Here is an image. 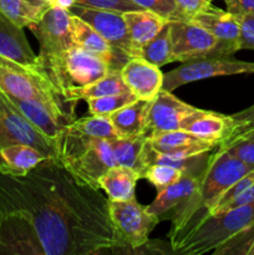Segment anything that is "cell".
I'll list each match as a JSON object with an SVG mask.
<instances>
[{
	"mask_svg": "<svg viewBox=\"0 0 254 255\" xmlns=\"http://www.w3.org/2000/svg\"><path fill=\"white\" fill-rule=\"evenodd\" d=\"M22 29L0 12V56L30 69L41 70L39 56L31 49Z\"/></svg>",
	"mask_w": 254,
	"mask_h": 255,
	"instance_id": "obj_18",
	"label": "cell"
},
{
	"mask_svg": "<svg viewBox=\"0 0 254 255\" xmlns=\"http://www.w3.org/2000/svg\"><path fill=\"white\" fill-rule=\"evenodd\" d=\"M254 74V62L241 61L232 56H208L183 62L182 66L163 74L162 90L172 92L186 84L218 76Z\"/></svg>",
	"mask_w": 254,
	"mask_h": 255,
	"instance_id": "obj_8",
	"label": "cell"
},
{
	"mask_svg": "<svg viewBox=\"0 0 254 255\" xmlns=\"http://www.w3.org/2000/svg\"><path fill=\"white\" fill-rule=\"evenodd\" d=\"M124 17L134 57L138 56L142 46L151 41L168 24L167 19L144 9L125 12Z\"/></svg>",
	"mask_w": 254,
	"mask_h": 255,
	"instance_id": "obj_20",
	"label": "cell"
},
{
	"mask_svg": "<svg viewBox=\"0 0 254 255\" xmlns=\"http://www.w3.org/2000/svg\"><path fill=\"white\" fill-rule=\"evenodd\" d=\"M49 7L47 0H0V12L21 27L36 22Z\"/></svg>",
	"mask_w": 254,
	"mask_h": 255,
	"instance_id": "obj_27",
	"label": "cell"
},
{
	"mask_svg": "<svg viewBox=\"0 0 254 255\" xmlns=\"http://www.w3.org/2000/svg\"><path fill=\"white\" fill-rule=\"evenodd\" d=\"M253 203H254V183L252 184L251 187H248L247 189H244V191L242 192V193H239L238 196L234 197L233 199L227 202L226 204H223V206H221L219 208L212 211L211 213H209V216H217V214L226 213V212L232 211V209L241 208V207H246Z\"/></svg>",
	"mask_w": 254,
	"mask_h": 255,
	"instance_id": "obj_36",
	"label": "cell"
},
{
	"mask_svg": "<svg viewBox=\"0 0 254 255\" xmlns=\"http://www.w3.org/2000/svg\"><path fill=\"white\" fill-rule=\"evenodd\" d=\"M252 226H254V203L207 217L171 246L172 251L183 255L216 254Z\"/></svg>",
	"mask_w": 254,
	"mask_h": 255,
	"instance_id": "obj_3",
	"label": "cell"
},
{
	"mask_svg": "<svg viewBox=\"0 0 254 255\" xmlns=\"http://www.w3.org/2000/svg\"><path fill=\"white\" fill-rule=\"evenodd\" d=\"M12 143L29 144L47 158L59 159V146L37 131L0 91V148Z\"/></svg>",
	"mask_w": 254,
	"mask_h": 255,
	"instance_id": "obj_9",
	"label": "cell"
},
{
	"mask_svg": "<svg viewBox=\"0 0 254 255\" xmlns=\"http://www.w3.org/2000/svg\"><path fill=\"white\" fill-rule=\"evenodd\" d=\"M227 10L234 15L254 14V0H224Z\"/></svg>",
	"mask_w": 254,
	"mask_h": 255,
	"instance_id": "obj_39",
	"label": "cell"
},
{
	"mask_svg": "<svg viewBox=\"0 0 254 255\" xmlns=\"http://www.w3.org/2000/svg\"><path fill=\"white\" fill-rule=\"evenodd\" d=\"M248 255H254V243L252 244L251 249H249V252H248Z\"/></svg>",
	"mask_w": 254,
	"mask_h": 255,
	"instance_id": "obj_41",
	"label": "cell"
},
{
	"mask_svg": "<svg viewBox=\"0 0 254 255\" xmlns=\"http://www.w3.org/2000/svg\"><path fill=\"white\" fill-rule=\"evenodd\" d=\"M29 29L39 41V61L56 56L76 45L72 36L71 12L69 10L49 7Z\"/></svg>",
	"mask_w": 254,
	"mask_h": 255,
	"instance_id": "obj_10",
	"label": "cell"
},
{
	"mask_svg": "<svg viewBox=\"0 0 254 255\" xmlns=\"http://www.w3.org/2000/svg\"><path fill=\"white\" fill-rule=\"evenodd\" d=\"M184 173H187V172L176 168V167L168 166V164L152 163L148 164L141 172L139 178L147 179L157 191H161V189L167 188L174 182L178 181Z\"/></svg>",
	"mask_w": 254,
	"mask_h": 255,
	"instance_id": "obj_31",
	"label": "cell"
},
{
	"mask_svg": "<svg viewBox=\"0 0 254 255\" xmlns=\"http://www.w3.org/2000/svg\"><path fill=\"white\" fill-rule=\"evenodd\" d=\"M40 66L65 99L69 92L89 86L110 71L104 60L77 45L40 61Z\"/></svg>",
	"mask_w": 254,
	"mask_h": 255,
	"instance_id": "obj_6",
	"label": "cell"
},
{
	"mask_svg": "<svg viewBox=\"0 0 254 255\" xmlns=\"http://www.w3.org/2000/svg\"><path fill=\"white\" fill-rule=\"evenodd\" d=\"M75 4L94 7V9L111 10V11L122 12V14L128 11H136V10H143L132 0H75Z\"/></svg>",
	"mask_w": 254,
	"mask_h": 255,
	"instance_id": "obj_35",
	"label": "cell"
},
{
	"mask_svg": "<svg viewBox=\"0 0 254 255\" xmlns=\"http://www.w3.org/2000/svg\"><path fill=\"white\" fill-rule=\"evenodd\" d=\"M59 159L74 176L97 189L100 177L117 164L109 139L66 131L59 144Z\"/></svg>",
	"mask_w": 254,
	"mask_h": 255,
	"instance_id": "obj_5",
	"label": "cell"
},
{
	"mask_svg": "<svg viewBox=\"0 0 254 255\" xmlns=\"http://www.w3.org/2000/svg\"><path fill=\"white\" fill-rule=\"evenodd\" d=\"M132 1L136 2L142 9L149 10V11L167 19L168 21L183 20L177 9L174 0H132Z\"/></svg>",
	"mask_w": 254,
	"mask_h": 255,
	"instance_id": "obj_34",
	"label": "cell"
},
{
	"mask_svg": "<svg viewBox=\"0 0 254 255\" xmlns=\"http://www.w3.org/2000/svg\"><path fill=\"white\" fill-rule=\"evenodd\" d=\"M122 79L138 100L152 101L163 85V74L158 66L142 57H131L121 69Z\"/></svg>",
	"mask_w": 254,
	"mask_h": 255,
	"instance_id": "obj_15",
	"label": "cell"
},
{
	"mask_svg": "<svg viewBox=\"0 0 254 255\" xmlns=\"http://www.w3.org/2000/svg\"><path fill=\"white\" fill-rule=\"evenodd\" d=\"M6 97L37 131L59 146L69 125L66 120L59 116L49 106L36 100L17 99L7 95Z\"/></svg>",
	"mask_w": 254,
	"mask_h": 255,
	"instance_id": "obj_16",
	"label": "cell"
},
{
	"mask_svg": "<svg viewBox=\"0 0 254 255\" xmlns=\"http://www.w3.org/2000/svg\"><path fill=\"white\" fill-rule=\"evenodd\" d=\"M109 211L115 233L122 246L121 252L125 253L146 247L149 233L159 222L136 198L125 202L109 201Z\"/></svg>",
	"mask_w": 254,
	"mask_h": 255,
	"instance_id": "obj_7",
	"label": "cell"
},
{
	"mask_svg": "<svg viewBox=\"0 0 254 255\" xmlns=\"http://www.w3.org/2000/svg\"><path fill=\"white\" fill-rule=\"evenodd\" d=\"M138 99L132 92H125V94L111 95V96L89 99L86 100V102L91 115L110 116L111 114L116 112L117 110L128 106V105L133 104Z\"/></svg>",
	"mask_w": 254,
	"mask_h": 255,
	"instance_id": "obj_32",
	"label": "cell"
},
{
	"mask_svg": "<svg viewBox=\"0 0 254 255\" xmlns=\"http://www.w3.org/2000/svg\"><path fill=\"white\" fill-rule=\"evenodd\" d=\"M66 132L84 137H96V138L111 139L117 138V133L115 131L110 116H99L91 115L89 117L74 120L71 124L67 125Z\"/></svg>",
	"mask_w": 254,
	"mask_h": 255,
	"instance_id": "obj_28",
	"label": "cell"
},
{
	"mask_svg": "<svg viewBox=\"0 0 254 255\" xmlns=\"http://www.w3.org/2000/svg\"><path fill=\"white\" fill-rule=\"evenodd\" d=\"M125 92L131 91L122 79L121 70H110L105 76L92 82L89 86L69 92L66 99L70 104L76 106L77 102L81 100L86 101V100L95 99V97L111 96V95L125 94Z\"/></svg>",
	"mask_w": 254,
	"mask_h": 255,
	"instance_id": "obj_25",
	"label": "cell"
},
{
	"mask_svg": "<svg viewBox=\"0 0 254 255\" xmlns=\"http://www.w3.org/2000/svg\"><path fill=\"white\" fill-rule=\"evenodd\" d=\"M216 149L204 167L198 189L169 216L172 219L168 234L171 246L209 216V211L232 184L253 171L227 151Z\"/></svg>",
	"mask_w": 254,
	"mask_h": 255,
	"instance_id": "obj_2",
	"label": "cell"
},
{
	"mask_svg": "<svg viewBox=\"0 0 254 255\" xmlns=\"http://www.w3.org/2000/svg\"><path fill=\"white\" fill-rule=\"evenodd\" d=\"M149 105H151V101L137 100L133 104L122 107L110 115V120L117 136L121 138H133V137L143 136Z\"/></svg>",
	"mask_w": 254,
	"mask_h": 255,
	"instance_id": "obj_22",
	"label": "cell"
},
{
	"mask_svg": "<svg viewBox=\"0 0 254 255\" xmlns=\"http://www.w3.org/2000/svg\"><path fill=\"white\" fill-rule=\"evenodd\" d=\"M148 146L153 151L157 152H168L172 149L183 148V147L194 146V144H204V143H214V142L206 141L196 134L191 133L184 129H176V131L163 132V133L156 134L147 139ZM218 144V143H217Z\"/></svg>",
	"mask_w": 254,
	"mask_h": 255,
	"instance_id": "obj_30",
	"label": "cell"
},
{
	"mask_svg": "<svg viewBox=\"0 0 254 255\" xmlns=\"http://www.w3.org/2000/svg\"><path fill=\"white\" fill-rule=\"evenodd\" d=\"M191 21L201 25L217 40L214 56H232L241 50V22L237 15L209 5L194 15Z\"/></svg>",
	"mask_w": 254,
	"mask_h": 255,
	"instance_id": "obj_13",
	"label": "cell"
},
{
	"mask_svg": "<svg viewBox=\"0 0 254 255\" xmlns=\"http://www.w3.org/2000/svg\"><path fill=\"white\" fill-rule=\"evenodd\" d=\"M203 171L187 172L173 184L158 191L153 202L146 207L147 211L156 216L159 221L166 219L167 216H171L179 206H182L198 189L202 181V176H203Z\"/></svg>",
	"mask_w": 254,
	"mask_h": 255,
	"instance_id": "obj_19",
	"label": "cell"
},
{
	"mask_svg": "<svg viewBox=\"0 0 254 255\" xmlns=\"http://www.w3.org/2000/svg\"><path fill=\"white\" fill-rule=\"evenodd\" d=\"M45 159L44 153L29 144H7L0 148V174L24 176Z\"/></svg>",
	"mask_w": 254,
	"mask_h": 255,
	"instance_id": "obj_21",
	"label": "cell"
},
{
	"mask_svg": "<svg viewBox=\"0 0 254 255\" xmlns=\"http://www.w3.org/2000/svg\"><path fill=\"white\" fill-rule=\"evenodd\" d=\"M233 124V116L201 110V112L187 125L184 131L191 132L202 139L219 144V142L229 133Z\"/></svg>",
	"mask_w": 254,
	"mask_h": 255,
	"instance_id": "obj_24",
	"label": "cell"
},
{
	"mask_svg": "<svg viewBox=\"0 0 254 255\" xmlns=\"http://www.w3.org/2000/svg\"><path fill=\"white\" fill-rule=\"evenodd\" d=\"M109 198L57 158L24 176L0 174V253L96 255L120 253Z\"/></svg>",
	"mask_w": 254,
	"mask_h": 255,
	"instance_id": "obj_1",
	"label": "cell"
},
{
	"mask_svg": "<svg viewBox=\"0 0 254 255\" xmlns=\"http://www.w3.org/2000/svg\"><path fill=\"white\" fill-rule=\"evenodd\" d=\"M169 35L174 61L214 56L218 45V40L211 32L191 20L169 21Z\"/></svg>",
	"mask_w": 254,
	"mask_h": 255,
	"instance_id": "obj_12",
	"label": "cell"
},
{
	"mask_svg": "<svg viewBox=\"0 0 254 255\" xmlns=\"http://www.w3.org/2000/svg\"><path fill=\"white\" fill-rule=\"evenodd\" d=\"M50 7H59V9L70 10L75 5V0H47Z\"/></svg>",
	"mask_w": 254,
	"mask_h": 255,
	"instance_id": "obj_40",
	"label": "cell"
},
{
	"mask_svg": "<svg viewBox=\"0 0 254 255\" xmlns=\"http://www.w3.org/2000/svg\"><path fill=\"white\" fill-rule=\"evenodd\" d=\"M138 56L158 67L174 62L173 54H172L171 35H169V21L159 31L158 35H156L151 41L142 46Z\"/></svg>",
	"mask_w": 254,
	"mask_h": 255,
	"instance_id": "obj_29",
	"label": "cell"
},
{
	"mask_svg": "<svg viewBox=\"0 0 254 255\" xmlns=\"http://www.w3.org/2000/svg\"><path fill=\"white\" fill-rule=\"evenodd\" d=\"M217 148L227 151L232 157L254 169V141L246 137H229L219 142Z\"/></svg>",
	"mask_w": 254,
	"mask_h": 255,
	"instance_id": "obj_33",
	"label": "cell"
},
{
	"mask_svg": "<svg viewBox=\"0 0 254 255\" xmlns=\"http://www.w3.org/2000/svg\"><path fill=\"white\" fill-rule=\"evenodd\" d=\"M69 11L94 27L112 47L128 55L129 57H134L133 49L127 32L126 21L122 12L94 9L79 4L71 6Z\"/></svg>",
	"mask_w": 254,
	"mask_h": 255,
	"instance_id": "obj_14",
	"label": "cell"
},
{
	"mask_svg": "<svg viewBox=\"0 0 254 255\" xmlns=\"http://www.w3.org/2000/svg\"><path fill=\"white\" fill-rule=\"evenodd\" d=\"M0 91L17 99L36 100L69 124L74 121L75 106L60 94L41 70L30 69L0 56Z\"/></svg>",
	"mask_w": 254,
	"mask_h": 255,
	"instance_id": "obj_4",
	"label": "cell"
},
{
	"mask_svg": "<svg viewBox=\"0 0 254 255\" xmlns=\"http://www.w3.org/2000/svg\"><path fill=\"white\" fill-rule=\"evenodd\" d=\"M71 26L75 44L104 60L110 70H121L131 59L128 55L112 47L94 27L74 14H71Z\"/></svg>",
	"mask_w": 254,
	"mask_h": 255,
	"instance_id": "obj_17",
	"label": "cell"
},
{
	"mask_svg": "<svg viewBox=\"0 0 254 255\" xmlns=\"http://www.w3.org/2000/svg\"><path fill=\"white\" fill-rule=\"evenodd\" d=\"M237 16L241 22V50H254V14Z\"/></svg>",
	"mask_w": 254,
	"mask_h": 255,
	"instance_id": "obj_37",
	"label": "cell"
},
{
	"mask_svg": "<svg viewBox=\"0 0 254 255\" xmlns=\"http://www.w3.org/2000/svg\"><path fill=\"white\" fill-rule=\"evenodd\" d=\"M199 112V109L161 89L149 105L143 136L148 139L163 132L184 129Z\"/></svg>",
	"mask_w": 254,
	"mask_h": 255,
	"instance_id": "obj_11",
	"label": "cell"
},
{
	"mask_svg": "<svg viewBox=\"0 0 254 255\" xmlns=\"http://www.w3.org/2000/svg\"><path fill=\"white\" fill-rule=\"evenodd\" d=\"M110 142L116 163L119 166L128 167L141 174V172L146 168V159H144V151L147 147L146 137L139 136L133 138L117 137Z\"/></svg>",
	"mask_w": 254,
	"mask_h": 255,
	"instance_id": "obj_26",
	"label": "cell"
},
{
	"mask_svg": "<svg viewBox=\"0 0 254 255\" xmlns=\"http://www.w3.org/2000/svg\"><path fill=\"white\" fill-rule=\"evenodd\" d=\"M138 179V172L116 164L100 177L99 187L107 194L109 201L125 202L134 198V188Z\"/></svg>",
	"mask_w": 254,
	"mask_h": 255,
	"instance_id": "obj_23",
	"label": "cell"
},
{
	"mask_svg": "<svg viewBox=\"0 0 254 255\" xmlns=\"http://www.w3.org/2000/svg\"><path fill=\"white\" fill-rule=\"evenodd\" d=\"M207 1H209V2H212V1H213V0H207Z\"/></svg>",
	"mask_w": 254,
	"mask_h": 255,
	"instance_id": "obj_42",
	"label": "cell"
},
{
	"mask_svg": "<svg viewBox=\"0 0 254 255\" xmlns=\"http://www.w3.org/2000/svg\"><path fill=\"white\" fill-rule=\"evenodd\" d=\"M174 2L183 20H191L194 15L212 4L207 0H174Z\"/></svg>",
	"mask_w": 254,
	"mask_h": 255,
	"instance_id": "obj_38",
	"label": "cell"
}]
</instances>
